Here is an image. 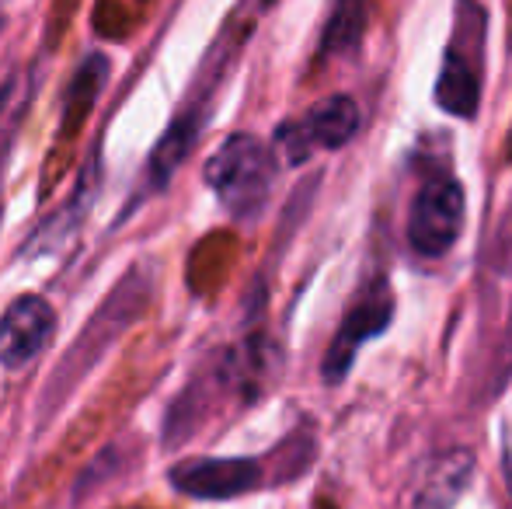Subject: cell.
<instances>
[{
	"label": "cell",
	"mask_w": 512,
	"mask_h": 509,
	"mask_svg": "<svg viewBox=\"0 0 512 509\" xmlns=\"http://www.w3.org/2000/svg\"><path fill=\"white\" fill-rule=\"evenodd\" d=\"M276 154L258 136L234 133L209 154L203 178L234 220H255L276 185Z\"/></svg>",
	"instance_id": "obj_1"
},
{
	"label": "cell",
	"mask_w": 512,
	"mask_h": 509,
	"mask_svg": "<svg viewBox=\"0 0 512 509\" xmlns=\"http://www.w3.org/2000/svg\"><path fill=\"white\" fill-rule=\"evenodd\" d=\"M467 196L464 185L446 171L418 185L408 210V245L425 258H443L464 234Z\"/></svg>",
	"instance_id": "obj_2"
},
{
	"label": "cell",
	"mask_w": 512,
	"mask_h": 509,
	"mask_svg": "<svg viewBox=\"0 0 512 509\" xmlns=\"http://www.w3.org/2000/svg\"><path fill=\"white\" fill-rule=\"evenodd\" d=\"M363 126V112L349 95H328L304 119H290L276 129V150L286 164H304L314 150H338Z\"/></svg>",
	"instance_id": "obj_3"
},
{
	"label": "cell",
	"mask_w": 512,
	"mask_h": 509,
	"mask_svg": "<svg viewBox=\"0 0 512 509\" xmlns=\"http://www.w3.org/2000/svg\"><path fill=\"white\" fill-rule=\"evenodd\" d=\"M394 321V293L387 286V279H377L356 304L349 307V314L338 325V335L331 339L328 356H324V381L328 384H342L349 377L356 353L366 346L370 339L384 335Z\"/></svg>",
	"instance_id": "obj_4"
},
{
	"label": "cell",
	"mask_w": 512,
	"mask_h": 509,
	"mask_svg": "<svg viewBox=\"0 0 512 509\" xmlns=\"http://www.w3.org/2000/svg\"><path fill=\"white\" fill-rule=\"evenodd\" d=\"M56 328V311L49 300L25 293L11 300L0 314V367L21 370L46 349L49 335Z\"/></svg>",
	"instance_id": "obj_5"
},
{
	"label": "cell",
	"mask_w": 512,
	"mask_h": 509,
	"mask_svg": "<svg viewBox=\"0 0 512 509\" xmlns=\"http://www.w3.org/2000/svg\"><path fill=\"white\" fill-rule=\"evenodd\" d=\"M171 482L192 499H234L262 482V464L251 457H196L178 464Z\"/></svg>",
	"instance_id": "obj_6"
},
{
	"label": "cell",
	"mask_w": 512,
	"mask_h": 509,
	"mask_svg": "<svg viewBox=\"0 0 512 509\" xmlns=\"http://www.w3.org/2000/svg\"><path fill=\"white\" fill-rule=\"evenodd\" d=\"M436 102L439 109L457 119H471L478 112L481 74H478V63L464 49V39H453L446 46L443 70H439V81H436Z\"/></svg>",
	"instance_id": "obj_7"
},
{
	"label": "cell",
	"mask_w": 512,
	"mask_h": 509,
	"mask_svg": "<svg viewBox=\"0 0 512 509\" xmlns=\"http://www.w3.org/2000/svg\"><path fill=\"white\" fill-rule=\"evenodd\" d=\"M471 475V450H446V454L432 457L415 489V509H453L471 485Z\"/></svg>",
	"instance_id": "obj_8"
},
{
	"label": "cell",
	"mask_w": 512,
	"mask_h": 509,
	"mask_svg": "<svg viewBox=\"0 0 512 509\" xmlns=\"http://www.w3.org/2000/svg\"><path fill=\"white\" fill-rule=\"evenodd\" d=\"M199 126H203V112L199 109H185L182 116L168 126V133L161 136V143H157L147 161L150 192H161L164 185L171 182V175L182 168V161L192 154V147H196V140H199Z\"/></svg>",
	"instance_id": "obj_9"
},
{
	"label": "cell",
	"mask_w": 512,
	"mask_h": 509,
	"mask_svg": "<svg viewBox=\"0 0 512 509\" xmlns=\"http://www.w3.org/2000/svg\"><path fill=\"white\" fill-rule=\"evenodd\" d=\"M363 35V0H338L324 32V53H345Z\"/></svg>",
	"instance_id": "obj_10"
},
{
	"label": "cell",
	"mask_w": 512,
	"mask_h": 509,
	"mask_svg": "<svg viewBox=\"0 0 512 509\" xmlns=\"http://www.w3.org/2000/svg\"><path fill=\"white\" fill-rule=\"evenodd\" d=\"M502 471H506V489L512 499V419L506 426V443H502Z\"/></svg>",
	"instance_id": "obj_11"
},
{
	"label": "cell",
	"mask_w": 512,
	"mask_h": 509,
	"mask_svg": "<svg viewBox=\"0 0 512 509\" xmlns=\"http://www.w3.org/2000/svg\"><path fill=\"white\" fill-rule=\"evenodd\" d=\"M7 95H11V88H4V91H0V109H4V102H7Z\"/></svg>",
	"instance_id": "obj_12"
},
{
	"label": "cell",
	"mask_w": 512,
	"mask_h": 509,
	"mask_svg": "<svg viewBox=\"0 0 512 509\" xmlns=\"http://www.w3.org/2000/svg\"><path fill=\"white\" fill-rule=\"evenodd\" d=\"M265 4H272V0H262V7H265Z\"/></svg>",
	"instance_id": "obj_13"
},
{
	"label": "cell",
	"mask_w": 512,
	"mask_h": 509,
	"mask_svg": "<svg viewBox=\"0 0 512 509\" xmlns=\"http://www.w3.org/2000/svg\"><path fill=\"white\" fill-rule=\"evenodd\" d=\"M0 217H4V206H0Z\"/></svg>",
	"instance_id": "obj_14"
}]
</instances>
